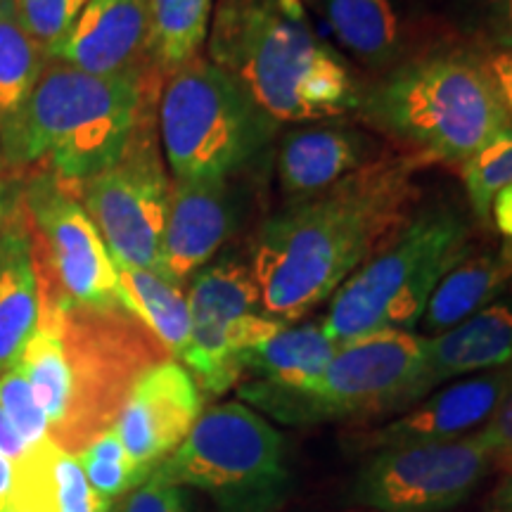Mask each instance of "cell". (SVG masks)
Instances as JSON below:
<instances>
[{
  "instance_id": "obj_6",
  "label": "cell",
  "mask_w": 512,
  "mask_h": 512,
  "mask_svg": "<svg viewBox=\"0 0 512 512\" xmlns=\"http://www.w3.org/2000/svg\"><path fill=\"white\" fill-rule=\"evenodd\" d=\"M275 121L214 62L195 57L171 72L159 100V138L174 181H216L245 169Z\"/></svg>"
},
{
  "instance_id": "obj_7",
  "label": "cell",
  "mask_w": 512,
  "mask_h": 512,
  "mask_svg": "<svg viewBox=\"0 0 512 512\" xmlns=\"http://www.w3.org/2000/svg\"><path fill=\"white\" fill-rule=\"evenodd\" d=\"M425 361V337L384 330L339 344L328 370L311 387L280 389L247 380L240 399L256 413L302 427L368 415H399L413 406L415 382Z\"/></svg>"
},
{
  "instance_id": "obj_16",
  "label": "cell",
  "mask_w": 512,
  "mask_h": 512,
  "mask_svg": "<svg viewBox=\"0 0 512 512\" xmlns=\"http://www.w3.org/2000/svg\"><path fill=\"white\" fill-rule=\"evenodd\" d=\"M46 57L95 76L143 72L150 57V0H88Z\"/></svg>"
},
{
  "instance_id": "obj_29",
  "label": "cell",
  "mask_w": 512,
  "mask_h": 512,
  "mask_svg": "<svg viewBox=\"0 0 512 512\" xmlns=\"http://www.w3.org/2000/svg\"><path fill=\"white\" fill-rule=\"evenodd\" d=\"M460 169H463V183L472 214L486 226L496 192L512 185V128L491 138Z\"/></svg>"
},
{
  "instance_id": "obj_21",
  "label": "cell",
  "mask_w": 512,
  "mask_h": 512,
  "mask_svg": "<svg viewBox=\"0 0 512 512\" xmlns=\"http://www.w3.org/2000/svg\"><path fill=\"white\" fill-rule=\"evenodd\" d=\"M74 453L43 439L15 463L10 512H110Z\"/></svg>"
},
{
  "instance_id": "obj_37",
  "label": "cell",
  "mask_w": 512,
  "mask_h": 512,
  "mask_svg": "<svg viewBox=\"0 0 512 512\" xmlns=\"http://www.w3.org/2000/svg\"><path fill=\"white\" fill-rule=\"evenodd\" d=\"M12 482H15V463L0 456V512H10Z\"/></svg>"
},
{
  "instance_id": "obj_9",
  "label": "cell",
  "mask_w": 512,
  "mask_h": 512,
  "mask_svg": "<svg viewBox=\"0 0 512 512\" xmlns=\"http://www.w3.org/2000/svg\"><path fill=\"white\" fill-rule=\"evenodd\" d=\"M69 406L50 441L79 453L110 430L140 373L164 361V347L126 309L95 311L60 299Z\"/></svg>"
},
{
  "instance_id": "obj_1",
  "label": "cell",
  "mask_w": 512,
  "mask_h": 512,
  "mask_svg": "<svg viewBox=\"0 0 512 512\" xmlns=\"http://www.w3.org/2000/svg\"><path fill=\"white\" fill-rule=\"evenodd\" d=\"M425 162L418 155L373 159L271 216L249 266L264 313L290 325L332 299L411 219L413 174Z\"/></svg>"
},
{
  "instance_id": "obj_28",
  "label": "cell",
  "mask_w": 512,
  "mask_h": 512,
  "mask_svg": "<svg viewBox=\"0 0 512 512\" xmlns=\"http://www.w3.org/2000/svg\"><path fill=\"white\" fill-rule=\"evenodd\" d=\"M76 458H79L95 494L110 503L114 498L131 494L133 489H138L150 477L136 460L128 456L114 427L98 434L91 444L76 453Z\"/></svg>"
},
{
  "instance_id": "obj_2",
  "label": "cell",
  "mask_w": 512,
  "mask_h": 512,
  "mask_svg": "<svg viewBox=\"0 0 512 512\" xmlns=\"http://www.w3.org/2000/svg\"><path fill=\"white\" fill-rule=\"evenodd\" d=\"M211 62L275 124L337 119L358 107L351 69L306 15L304 0H221Z\"/></svg>"
},
{
  "instance_id": "obj_26",
  "label": "cell",
  "mask_w": 512,
  "mask_h": 512,
  "mask_svg": "<svg viewBox=\"0 0 512 512\" xmlns=\"http://www.w3.org/2000/svg\"><path fill=\"white\" fill-rule=\"evenodd\" d=\"M46 60V48L24 27L12 0H0V128L27 105Z\"/></svg>"
},
{
  "instance_id": "obj_4",
  "label": "cell",
  "mask_w": 512,
  "mask_h": 512,
  "mask_svg": "<svg viewBox=\"0 0 512 512\" xmlns=\"http://www.w3.org/2000/svg\"><path fill=\"white\" fill-rule=\"evenodd\" d=\"M358 110L413 155L458 166L512 128L484 57L460 48L387 69L358 95Z\"/></svg>"
},
{
  "instance_id": "obj_24",
  "label": "cell",
  "mask_w": 512,
  "mask_h": 512,
  "mask_svg": "<svg viewBox=\"0 0 512 512\" xmlns=\"http://www.w3.org/2000/svg\"><path fill=\"white\" fill-rule=\"evenodd\" d=\"M117 271L126 311L155 335L166 354L181 361L190 344L188 294L157 271L124 264H117Z\"/></svg>"
},
{
  "instance_id": "obj_39",
  "label": "cell",
  "mask_w": 512,
  "mask_h": 512,
  "mask_svg": "<svg viewBox=\"0 0 512 512\" xmlns=\"http://www.w3.org/2000/svg\"><path fill=\"white\" fill-rule=\"evenodd\" d=\"M491 512H512V486H508V489L498 496V501Z\"/></svg>"
},
{
  "instance_id": "obj_11",
  "label": "cell",
  "mask_w": 512,
  "mask_h": 512,
  "mask_svg": "<svg viewBox=\"0 0 512 512\" xmlns=\"http://www.w3.org/2000/svg\"><path fill=\"white\" fill-rule=\"evenodd\" d=\"M190 344L181 363L202 394H226L242 373V356L287 328L264 313L247 264L226 259L204 266L188 290Z\"/></svg>"
},
{
  "instance_id": "obj_38",
  "label": "cell",
  "mask_w": 512,
  "mask_h": 512,
  "mask_svg": "<svg viewBox=\"0 0 512 512\" xmlns=\"http://www.w3.org/2000/svg\"><path fill=\"white\" fill-rule=\"evenodd\" d=\"M501 38L505 48H512V0H503L501 8Z\"/></svg>"
},
{
  "instance_id": "obj_8",
  "label": "cell",
  "mask_w": 512,
  "mask_h": 512,
  "mask_svg": "<svg viewBox=\"0 0 512 512\" xmlns=\"http://www.w3.org/2000/svg\"><path fill=\"white\" fill-rule=\"evenodd\" d=\"M152 475L204 491L221 512H280L292 494L283 434L242 401L202 411Z\"/></svg>"
},
{
  "instance_id": "obj_34",
  "label": "cell",
  "mask_w": 512,
  "mask_h": 512,
  "mask_svg": "<svg viewBox=\"0 0 512 512\" xmlns=\"http://www.w3.org/2000/svg\"><path fill=\"white\" fill-rule=\"evenodd\" d=\"M484 64L489 69L491 79H494L496 91L501 95L505 112H508L512 121V48H501L484 55Z\"/></svg>"
},
{
  "instance_id": "obj_15",
  "label": "cell",
  "mask_w": 512,
  "mask_h": 512,
  "mask_svg": "<svg viewBox=\"0 0 512 512\" xmlns=\"http://www.w3.org/2000/svg\"><path fill=\"white\" fill-rule=\"evenodd\" d=\"M512 387V363L441 384L366 439L373 451L453 441L482 430Z\"/></svg>"
},
{
  "instance_id": "obj_14",
  "label": "cell",
  "mask_w": 512,
  "mask_h": 512,
  "mask_svg": "<svg viewBox=\"0 0 512 512\" xmlns=\"http://www.w3.org/2000/svg\"><path fill=\"white\" fill-rule=\"evenodd\" d=\"M202 415V389L178 361H159L133 382L114 420L121 444L147 475L188 437Z\"/></svg>"
},
{
  "instance_id": "obj_22",
  "label": "cell",
  "mask_w": 512,
  "mask_h": 512,
  "mask_svg": "<svg viewBox=\"0 0 512 512\" xmlns=\"http://www.w3.org/2000/svg\"><path fill=\"white\" fill-rule=\"evenodd\" d=\"M512 287V242L484 252H467L460 264L448 271L422 313V332L441 335L498 302Z\"/></svg>"
},
{
  "instance_id": "obj_30",
  "label": "cell",
  "mask_w": 512,
  "mask_h": 512,
  "mask_svg": "<svg viewBox=\"0 0 512 512\" xmlns=\"http://www.w3.org/2000/svg\"><path fill=\"white\" fill-rule=\"evenodd\" d=\"M0 408L29 448L48 439V420L36 403L31 384L19 363L0 375Z\"/></svg>"
},
{
  "instance_id": "obj_32",
  "label": "cell",
  "mask_w": 512,
  "mask_h": 512,
  "mask_svg": "<svg viewBox=\"0 0 512 512\" xmlns=\"http://www.w3.org/2000/svg\"><path fill=\"white\" fill-rule=\"evenodd\" d=\"M119 512H188L181 486L150 475L126 496Z\"/></svg>"
},
{
  "instance_id": "obj_23",
  "label": "cell",
  "mask_w": 512,
  "mask_h": 512,
  "mask_svg": "<svg viewBox=\"0 0 512 512\" xmlns=\"http://www.w3.org/2000/svg\"><path fill=\"white\" fill-rule=\"evenodd\" d=\"M337 349L323 323L287 325L242 356V373L271 387L304 389L328 370Z\"/></svg>"
},
{
  "instance_id": "obj_27",
  "label": "cell",
  "mask_w": 512,
  "mask_h": 512,
  "mask_svg": "<svg viewBox=\"0 0 512 512\" xmlns=\"http://www.w3.org/2000/svg\"><path fill=\"white\" fill-rule=\"evenodd\" d=\"M209 22L211 0H150V60L169 72L195 60Z\"/></svg>"
},
{
  "instance_id": "obj_20",
  "label": "cell",
  "mask_w": 512,
  "mask_h": 512,
  "mask_svg": "<svg viewBox=\"0 0 512 512\" xmlns=\"http://www.w3.org/2000/svg\"><path fill=\"white\" fill-rule=\"evenodd\" d=\"M41 318L34 240L24 211L10 209L0 230V375L17 366Z\"/></svg>"
},
{
  "instance_id": "obj_35",
  "label": "cell",
  "mask_w": 512,
  "mask_h": 512,
  "mask_svg": "<svg viewBox=\"0 0 512 512\" xmlns=\"http://www.w3.org/2000/svg\"><path fill=\"white\" fill-rule=\"evenodd\" d=\"M489 223H494L498 233L508 242H512V185L496 192V197L491 200Z\"/></svg>"
},
{
  "instance_id": "obj_36",
  "label": "cell",
  "mask_w": 512,
  "mask_h": 512,
  "mask_svg": "<svg viewBox=\"0 0 512 512\" xmlns=\"http://www.w3.org/2000/svg\"><path fill=\"white\" fill-rule=\"evenodd\" d=\"M27 451L29 446L24 444V439L19 437L15 425H12L8 415H5L3 408H0V456L12 460V463H17V460H22V456Z\"/></svg>"
},
{
  "instance_id": "obj_40",
  "label": "cell",
  "mask_w": 512,
  "mask_h": 512,
  "mask_svg": "<svg viewBox=\"0 0 512 512\" xmlns=\"http://www.w3.org/2000/svg\"><path fill=\"white\" fill-rule=\"evenodd\" d=\"M8 214H10L8 195H5V188H3V183H0V230H3L5 221H8Z\"/></svg>"
},
{
  "instance_id": "obj_19",
  "label": "cell",
  "mask_w": 512,
  "mask_h": 512,
  "mask_svg": "<svg viewBox=\"0 0 512 512\" xmlns=\"http://www.w3.org/2000/svg\"><path fill=\"white\" fill-rule=\"evenodd\" d=\"M373 162V143L363 131L323 119L294 128L278 150V181L285 195L302 200L318 195Z\"/></svg>"
},
{
  "instance_id": "obj_25",
  "label": "cell",
  "mask_w": 512,
  "mask_h": 512,
  "mask_svg": "<svg viewBox=\"0 0 512 512\" xmlns=\"http://www.w3.org/2000/svg\"><path fill=\"white\" fill-rule=\"evenodd\" d=\"M337 43L368 67H387L399 53L401 24L392 0H316Z\"/></svg>"
},
{
  "instance_id": "obj_33",
  "label": "cell",
  "mask_w": 512,
  "mask_h": 512,
  "mask_svg": "<svg viewBox=\"0 0 512 512\" xmlns=\"http://www.w3.org/2000/svg\"><path fill=\"white\" fill-rule=\"evenodd\" d=\"M479 432L484 434L486 444L491 448L494 467H501L503 472L512 475V387Z\"/></svg>"
},
{
  "instance_id": "obj_13",
  "label": "cell",
  "mask_w": 512,
  "mask_h": 512,
  "mask_svg": "<svg viewBox=\"0 0 512 512\" xmlns=\"http://www.w3.org/2000/svg\"><path fill=\"white\" fill-rule=\"evenodd\" d=\"M494 467L484 434L380 448L363 463L354 501L377 512H451L475 494Z\"/></svg>"
},
{
  "instance_id": "obj_3",
  "label": "cell",
  "mask_w": 512,
  "mask_h": 512,
  "mask_svg": "<svg viewBox=\"0 0 512 512\" xmlns=\"http://www.w3.org/2000/svg\"><path fill=\"white\" fill-rule=\"evenodd\" d=\"M143 114V72L95 76L46 60L27 105L0 128V155L81 188L124 155Z\"/></svg>"
},
{
  "instance_id": "obj_17",
  "label": "cell",
  "mask_w": 512,
  "mask_h": 512,
  "mask_svg": "<svg viewBox=\"0 0 512 512\" xmlns=\"http://www.w3.org/2000/svg\"><path fill=\"white\" fill-rule=\"evenodd\" d=\"M233 219V197L226 178L171 183L157 273L176 285L188 283L209 266L228 240Z\"/></svg>"
},
{
  "instance_id": "obj_31",
  "label": "cell",
  "mask_w": 512,
  "mask_h": 512,
  "mask_svg": "<svg viewBox=\"0 0 512 512\" xmlns=\"http://www.w3.org/2000/svg\"><path fill=\"white\" fill-rule=\"evenodd\" d=\"M86 3L88 0H12L22 24L43 48L72 27Z\"/></svg>"
},
{
  "instance_id": "obj_10",
  "label": "cell",
  "mask_w": 512,
  "mask_h": 512,
  "mask_svg": "<svg viewBox=\"0 0 512 512\" xmlns=\"http://www.w3.org/2000/svg\"><path fill=\"white\" fill-rule=\"evenodd\" d=\"M24 219L34 240L41 285L83 309H126L117 264L69 185L50 174L36 176L27 190Z\"/></svg>"
},
{
  "instance_id": "obj_41",
  "label": "cell",
  "mask_w": 512,
  "mask_h": 512,
  "mask_svg": "<svg viewBox=\"0 0 512 512\" xmlns=\"http://www.w3.org/2000/svg\"><path fill=\"white\" fill-rule=\"evenodd\" d=\"M0 162H3V155H0Z\"/></svg>"
},
{
  "instance_id": "obj_18",
  "label": "cell",
  "mask_w": 512,
  "mask_h": 512,
  "mask_svg": "<svg viewBox=\"0 0 512 512\" xmlns=\"http://www.w3.org/2000/svg\"><path fill=\"white\" fill-rule=\"evenodd\" d=\"M512 363V292L441 335L425 337V361L413 403L441 384Z\"/></svg>"
},
{
  "instance_id": "obj_5",
  "label": "cell",
  "mask_w": 512,
  "mask_h": 512,
  "mask_svg": "<svg viewBox=\"0 0 512 512\" xmlns=\"http://www.w3.org/2000/svg\"><path fill=\"white\" fill-rule=\"evenodd\" d=\"M470 221L456 204L415 211L382 252L332 294L323 330L337 344L384 330L415 332L441 278L472 249Z\"/></svg>"
},
{
  "instance_id": "obj_12",
  "label": "cell",
  "mask_w": 512,
  "mask_h": 512,
  "mask_svg": "<svg viewBox=\"0 0 512 512\" xmlns=\"http://www.w3.org/2000/svg\"><path fill=\"white\" fill-rule=\"evenodd\" d=\"M171 183L143 114L124 155L81 185V204L117 264L157 271Z\"/></svg>"
}]
</instances>
